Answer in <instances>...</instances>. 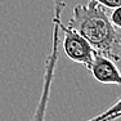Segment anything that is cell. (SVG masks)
<instances>
[{
	"instance_id": "1",
	"label": "cell",
	"mask_w": 121,
	"mask_h": 121,
	"mask_svg": "<svg viewBox=\"0 0 121 121\" xmlns=\"http://www.w3.org/2000/svg\"><path fill=\"white\" fill-rule=\"evenodd\" d=\"M67 26L84 37L95 53L107 57L115 63L120 60V28L112 25L107 9L102 4L89 0L85 4L75 5Z\"/></svg>"
},
{
	"instance_id": "2",
	"label": "cell",
	"mask_w": 121,
	"mask_h": 121,
	"mask_svg": "<svg viewBox=\"0 0 121 121\" xmlns=\"http://www.w3.org/2000/svg\"><path fill=\"white\" fill-rule=\"evenodd\" d=\"M66 7V3L63 0H54V10L53 14L57 18V23H58L59 30L63 32V50L65 54L71 60L76 63H80L84 67L89 68L93 57L95 54V50L90 47L88 41L76 32L71 27L63 25L62 22V12Z\"/></svg>"
},
{
	"instance_id": "3",
	"label": "cell",
	"mask_w": 121,
	"mask_h": 121,
	"mask_svg": "<svg viewBox=\"0 0 121 121\" xmlns=\"http://www.w3.org/2000/svg\"><path fill=\"white\" fill-rule=\"evenodd\" d=\"M59 27L57 23V18L53 14V41H52V48L49 52L44 65V76H43V86H41V94H40L39 102L32 113L30 121H45V115H47L48 102L50 97L52 84L54 80V72H56L57 62H58L59 56Z\"/></svg>"
},
{
	"instance_id": "4",
	"label": "cell",
	"mask_w": 121,
	"mask_h": 121,
	"mask_svg": "<svg viewBox=\"0 0 121 121\" xmlns=\"http://www.w3.org/2000/svg\"><path fill=\"white\" fill-rule=\"evenodd\" d=\"M98 82L104 85H121V75L116 63L102 54L95 53L88 68Z\"/></svg>"
},
{
	"instance_id": "5",
	"label": "cell",
	"mask_w": 121,
	"mask_h": 121,
	"mask_svg": "<svg viewBox=\"0 0 121 121\" xmlns=\"http://www.w3.org/2000/svg\"><path fill=\"white\" fill-rule=\"evenodd\" d=\"M121 116V99L117 98L116 102L111 106L109 108H107L104 112L97 115V116L91 117V119H88L85 121H113L117 120Z\"/></svg>"
},
{
	"instance_id": "6",
	"label": "cell",
	"mask_w": 121,
	"mask_h": 121,
	"mask_svg": "<svg viewBox=\"0 0 121 121\" xmlns=\"http://www.w3.org/2000/svg\"><path fill=\"white\" fill-rule=\"evenodd\" d=\"M112 13L109 16V21L112 22V25L116 26V27H121V7H116L112 8Z\"/></svg>"
},
{
	"instance_id": "7",
	"label": "cell",
	"mask_w": 121,
	"mask_h": 121,
	"mask_svg": "<svg viewBox=\"0 0 121 121\" xmlns=\"http://www.w3.org/2000/svg\"><path fill=\"white\" fill-rule=\"evenodd\" d=\"M94 1L99 3L103 7L109 8V9L116 8V7H121V0H94Z\"/></svg>"
}]
</instances>
